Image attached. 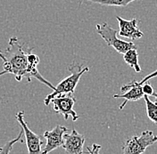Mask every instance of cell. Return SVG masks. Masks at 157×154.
<instances>
[{"label": "cell", "mask_w": 157, "mask_h": 154, "mask_svg": "<svg viewBox=\"0 0 157 154\" xmlns=\"http://www.w3.org/2000/svg\"><path fill=\"white\" fill-rule=\"evenodd\" d=\"M31 51L33 47L21 43L16 37L10 38L7 48L0 51V58L3 61V70L0 71V76L12 74L18 82L26 78L29 83L32 77L29 71L28 54Z\"/></svg>", "instance_id": "cell-1"}, {"label": "cell", "mask_w": 157, "mask_h": 154, "mask_svg": "<svg viewBox=\"0 0 157 154\" xmlns=\"http://www.w3.org/2000/svg\"><path fill=\"white\" fill-rule=\"evenodd\" d=\"M68 70L71 72V74L65 78H63L61 82H59L58 85L53 90V92L46 96V98L44 99L45 105H49L51 100L57 96L66 95V94H74L75 88L78 85L80 77L84 73L88 72L89 70V68L84 67L82 64H78L77 62H73L72 64H71L68 67Z\"/></svg>", "instance_id": "cell-2"}, {"label": "cell", "mask_w": 157, "mask_h": 154, "mask_svg": "<svg viewBox=\"0 0 157 154\" xmlns=\"http://www.w3.org/2000/svg\"><path fill=\"white\" fill-rule=\"evenodd\" d=\"M97 31L99 36L105 40L108 47H112L119 54H123L129 49L137 48V46L133 42L123 41L117 38V30L113 29L108 23L103 22L102 24H97Z\"/></svg>", "instance_id": "cell-3"}, {"label": "cell", "mask_w": 157, "mask_h": 154, "mask_svg": "<svg viewBox=\"0 0 157 154\" xmlns=\"http://www.w3.org/2000/svg\"><path fill=\"white\" fill-rule=\"evenodd\" d=\"M157 142V135L150 130H146L138 136H133L124 143L122 152L125 154H140Z\"/></svg>", "instance_id": "cell-4"}, {"label": "cell", "mask_w": 157, "mask_h": 154, "mask_svg": "<svg viewBox=\"0 0 157 154\" xmlns=\"http://www.w3.org/2000/svg\"><path fill=\"white\" fill-rule=\"evenodd\" d=\"M75 102L76 99L73 96V94H66L54 97L50 103L53 104L56 113L63 116L65 120L68 119L69 117H71L72 120L76 121L78 118V115L73 110Z\"/></svg>", "instance_id": "cell-5"}, {"label": "cell", "mask_w": 157, "mask_h": 154, "mask_svg": "<svg viewBox=\"0 0 157 154\" xmlns=\"http://www.w3.org/2000/svg\"><path fill=\"white\" fill-rule=\"evenodd\" d=\"M16 119L19 122L20 126L23 129L25 135V142L27 145V150L29 154H39L42 152V141L40 136L34 133L29 128L26 121L24 120V111H21L16 113Z\"/></svg>", "instance_id": "cell-6"}, {"label": "cell", "mask_w": 157, "mask_h": 154, "mask_svg": "<svg viewBox=\"0 0 157 154\" xmlns=\"http://www.w3.org/2000/svg\"><path fill=\"white\" fill-rule=\"evenodd\" d=\"M68 131L69 129L67 127L61 125L56 126L52 130L45 131L43 135L47 140V144L43 148L41 153H49L61 147L63 144V135Z\"/></svg>", "instance_id": "cell-7"}, {"label": "cell", "mask_w": 157, "mask_h": 154, "mask_svg": "<svg viewBox=\"0 0 157 154\" xmlns=\"http://www.w3.org/2000/svg\"><path fill=\"white\" fill-rule=\"evenodd\" d=\"M121 91L123 94H114L113 98H122L124 102L120 106V110H122L128 102H136L144 97L142 85L136 80L131 81L121 87Z\"/></svg>", "instance_id": "cell-8"}, {"label": "cell", "mask_w": 157, "mask_h": 154, "mask_svg": "<svg viewBox=\"0 0 157 154\" xmlns=\"http://www.w3.org/2000/svg\"><path fill=\"white\" fill-rule=\"evenodd\" d=\"M85 136L78 133L75 129H72L71 133L63 135V144L62 147L69 154H82L83 145L85 143Z\"/></svg>", "instance_id": "cell-9"}, {"label": "cell", "mask_w": 157, "mask_h": 154, "mask_svg": "<svg viewBox=\"0 0 157 154\" xmlns=\"http://www.w3.org/2000/svg\"><path fill=\"white\" fill-rule=\"evenodd\" d=\"M116 19L119 22V28H120L118 34L121 37L126 38L130 40L141 39L143 37L144 35L143 32L137 28L138 20L133 18L128 21V20L122 19L120 16H116Z\"/></svg>", "instance_id": "cell-10"}, {"label": "cell", "mask_w": 157, "mask_h": 154, "mask_svg": "<svg viewBox=\"0 0 157 154\" xmlns=\"http://www.w3.org/2000/svg\"><path fill=\"white\" fill-rule=\"evenodd\" d=\"M123 59L128 65L134 69L136 72H141V67L138 63V54L137 48L128 50L126 53L123 54Z\"/></svg>", "instance_id": "cell-11"}, {"label": "cell", "mask_w": 157, "mask_h": 154, "mask_svg": "<svg viewBox=\"0 0 157 154\" xmlns=\"http://www.w3.org/2000/svg\"><path fill=\"white\" fill-rule=\"evenodd\" d=\"M145 99L146 103V109H147V114L148 118L153 121L154 123L157 124V103H153L148 96H144L143 97Z\"/></svg>", "instance_id": "cell-12"}, {"label": "cell", "mask_w": 157, "mask_h": 154, "mask_svg": "<svg viewBox=\"0 0 157 154\" xmlns=\"http://www.w3.org/2000/svg\"><path fill=\"white\" fill-rule=\"evenodd\" d=\"M80 3L82 2H90L100 4L102 6H127L128 4L135 0H78Z\"/></svg>", "instance_id": "cell-13"}, {"label": "cell", "mask_w": 157, "mask_h": 154, "mask_svg": "<svg viewBox=\"0 0 157 154\" xmlns=\"http://www.w3.org/2000/svg\"><path fill=\"white\" fill-rule=\"evenodd\" d=\"M24 135L23 129L21 127V131H20L19 135H18V136H17L15 139H13V140H11V141L6 142L2 147H0V153H9L10 152L12 151L13 147V145L16 144V143H18L20 141H21V137H22V135Z\"/></svg>", "instance_id": "cell-14"}, {"label": "cell", "mask_w": 157, "mask_h": 154, "mask_svg": "<svg viewBox=\"0 0 157 154\" xmlns=\"http://www.w3.org/2000/svg\"><path fill=\"white\" fill-rule=\"evenodd\" d=\"M142 90L144 92V95L148 96H153L154 93H155L154 92V87H152V85H150L149 83H147V81L145 82L144 84H142Z\"/></svg>", "instance_id": "cell-15"}, {"label": "cell", "mask_w": 157, "mask_h": 154, "mask_svg": "<svg viewBox=\"0 0 157 154\" xmlns=\"http://www.w3.org/2000/svg\"><path fill=\"white\" fill-rule=\"evenodd\" d=\"M157 77V69L155 70V71H154V72H152V73H150V74H148L147 76H146V77H144L141 81H139V83L142 85V84H144L145 82L148 81L149 79H151V78H153V77Z\"/></svg>", "instance_id": "cell-16"}, {"label": "cell", "mask_w": 157, "mask_h": 154, "mask_svg": "<svg viewBox=\"0 0 157 154\" xmlns=\"http://www.w3.org/2000/svg\"><path fill=\"white\" fill-rule=\"evenodd\" d=\"M100 148H101V146H99V145H93V148H92V150L90 149V148H88V152H91V153H97V152H98V151L100 150Z\"/></svg>", "instance_id": "cell-17"}, {"label": "cell", "mask_w": 157, "mask_h": 154, "mask_svg": "<svg viewBox=\"0 0 157 154\" xmlns=\"http://www.w3.org/2000/svg\"><path fill=\"white\" fill-rule=\"evenodd\" d=\"M154 97H155V103H157V93H154Z\"/></svg>", "instance_id": "cell-18"}]
</instances>
